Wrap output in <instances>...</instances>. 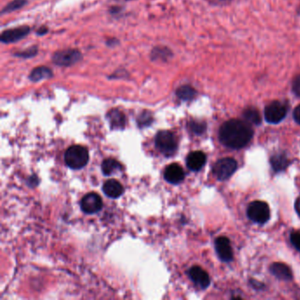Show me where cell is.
Returning <instances> with one entry per match:
<instances>
[{
	"instance_id": "obj_1",
	"label": "cell",
	"mask_w": 300,
	"mask_h": 300,
	"mask_svg": "<svg viewBox=\"0 0 300 300\" xmlns=\"http://www.w3.org/2000/svg\"><path fill=\"white\" fill-rule=\"evenodd\" d=\"M253 130L246 121L233 119L221 126L219 138L221 143L233 149L246 146L252 138Z\"/></svg>"
},
{
	"instance_id": "obj_2",
	"label": "cell",
	"mask_w": 300,
	"mask_h": 300,
	"mask_svg": "<svg viewBox=\"0 0 300 300\" xmlns=\"http://www.w3.org/2000/svg\"><path fill=\"white\" fill-rule=\"evenodd\" d=\"M89 160V154L86 147L72 145L69 147L64 154V161L70 168L77 170L83 168Z\"/></svg>"
},
{
	"instance_id": "obj_3",
	"label": "cell",
	"mask_w": 300,
	"mask_h": 300,
	"mask_svg": "<svg viewBox=\"0 0 300 300\" xmlns=\"http://www.w3.org/2000/svg\"><path fill=\"white\" fill-rule=\"evenodd\" d=\"M83 60V54L77 48H68L55 52L52 63L61 67H70Z\"/></svg>"
},
{
	"instance_id": "obj_4",
	"label": "cell",
	"mask_w": 300,
	"mask_h": 300,
	"mask_svg": "<svg viewBox=\"0 0 300 300\" xmlns=\"http://www.w3.org/2000/svg\"><path fill=\"white\" fill-rule=\"evenodd\" d=\"M155 144L161 154L171 156L177 150V140L172 132L161 131L157 134Z\"/></svg>"
},
{
	"instance_id": "obj_5",
	"label": "cell",
	"mask_w": 300,
	"mask_h": 300,
	"mask_svg": "<svg viewBox=\"0 0 300 300\" xmlns=\"http://www.w3.org/2000/svg\"><path fill=\"white\" fill-rule=\"evenodd\" d=\"M247 216L256 223H264L270 217V210L264 202L254 201L249 205Z\"/></svg>"
},
{
	"instance_id": "obj_6",
	"label": "cell",
	"mask_w": 300,
	"mask_h": 300,
	"mask_svg": "<svg viewBox=\"0 0 300 300\" xmlns=\"http://www.w3.org/2000/svg\"><path fill=\"white\" fill-rule=\"evenodd\" d=\"M237 169V162L232 158H224L216 162L213 172L217 179L220 181L230 178Z\"/></svg>"
},
{
	"instance_id": "obj_7",
	"label": "cell",
	"mask_w": 300,
	"mask_h": 300,
	"mask_svg": "<svg viewBox=\"0 0 300 300\" xmlns=\"http://www.w3.org/2000/svg\"><path fill=\"white\" fill-rule=\"evenodd\" d=\"M287 106L280 102H273L266 107L264 115L269 123H278L287 115Z\"/></svg>"
},
{
	"instance_id": "obj_8",
	"label": "cell",
	"mask_w": 300,
	"mask_h": 300,
	"mask_svg": "<svg viewBox=\"0 0 300 300\" xmlns=\"http://www.w3.org/2000/svg\"><path fill=\"white\" fill-rule=\"evenodd\" d=\"M30 31L31 29L29 26H20L14 29H7L1 34L0 41L6 44L15 43L22 39L26 38Z\"/></svg>"
},
{
	"instance_id": "obj_9",
	"label": "cell",
	"mask_w": 300,
	"mask_h": 300,
	"mask_svg": "<svg viewBox=\"0 0 300 300\" xmlns=\"http://www.w3.org/2000/svg\"><path fill=\"white\" fill-rule=\"evenodd\" d=\"M80 206L86 214H94L102 210L103 200L96 193H89L82 198Z\"/></svg>"
},
{
	"instance_id": "obj_10",
	"label": "cell",
	"mask_w": 300,
	"mask_h": 300,
	"mask_svg": "<svg viewBox=\"0 0 300 300\" xmlns=\"http://www.w3.org/2000/svg\"><path fill=\"white\" fill-rule=\"evenodd\" d=\"M215 248L221 261L228 262L233 260V249L231 246L230 240L226 237L217 238L215 242Z\"/></svg>"
},
{
	"instance_id": "obj_11",
	"label": "cell",
	"mask_w": 300,
	"mask_h": 300,
	"mask_svg": "<svg viewBox=\"0 0 300 300\" xmlns=\"http://www.w3.org/2000/svg\"><path fill=\"white\" fill-rule=\"evenodd\" d=\"M164 177H165L166 182L172 183V184H178L184 180L185 173H184L182 166L178 164L173 163L166 166L165 172H164Z\"/></svg>"
},
{
	"instance_id": "obj_12",
	"label": "cell",
	"mask_w": 300,
	"mask_h": 300,
	"mask_svg": "<svg viewBox=\"0 0 300 300\" xmlns=\"http://www.w3.org/2000/svg\"><path fill=\"white\" fill-rule=\"evenodd\" d=\"M189 274L192 281L194 282L198 287L205 289L210 285L211 280H210L209 274L200 267H197V266L192 267L189 269Z\"/></svg>"
},
{
	"instance_id": "obj_13",
	"label": "cell",
	"mask_w": 300,
	"mask_h": 300,
	"mask_svg": "<svg viewBox=\"0 0 300 300\" xmlns=\"http://www.w3.org/2000/svg\"><path fill=\"white\" fill-rule=\"evenodd\" d=\"M206 163V155L203 152H192L187 157V166L192 171H199Z\"/></svg>"
},
{
	"instance_id": "obj_14",
	"label": "cell",
	"mask_w": 300,
	"mask_h": 300,
	"mask_svg": "<svg viewBox=\"0 0 300 300\" xmlns=\"http://www.w3.org/2000/svg\"><path fill=\"white\" fill-rule=\"evenodd\" d=\"M270 271L274 274L276 278L280 280L289 281L292 279V273L291 268H289L286 264L281 262H276L270 266Z\"/></svg>"
},
{
	"instance_id": "obj_15",
	"label": "cell",
	"mask_w": 300,
	"mask_h": 300,
	"mask_svg": "<svg viewBox=\"0 0 300 300\" xmlns=\"http://www.w3.org/2000/svg\"><path fill=\"white\" fill-rule=\"evenodd\" d=\"M103 192L110 198H118L121 196L124 189L120 182L115 180H109L103 185Z\"/></svg>"
},
{
	"instance_id": "obj_16",
	"label": "cell",
	"mask_w": 300,
	"mask_h": 300,
	"mask_svg": "<svg viewBox=\"0 0 300 300\" xmlns=\"http://www.w3.org/2000/svg\"><path fill=\"white\" fill-rule=\"evenodd\" d=\"M172 51L166 46H156L151 52L150 57L154 62H164L166 63L172 58Z\"/></svg>"
},
{
	"instance_id": "obj_17",
	"label": "cell",
	"mask_w": 300,
	"mask_h": 300,
	"mask_svg": "<svg viewBox=\"0 0 300 300\" xmlns=\"http://www.w3.org/2000/svg\"><path fill=\"white\" fill-rule=\"evenodd\" d=\"M54 76L53 71L51 68L47 66H38L33 69L29 74V80L32 82H40L42 80H51Z\"/></svg>"
},
{
	"instance_id": "obj_18",
	"label": "cell",
	"mask_w": 300,
	"mask_h": 300,
	"mask_svg": "<svg viewBox=\"0 0 300 300\" xmlns=\"http://www.w3.org/2000/svg\"><path fill=\"white\" fill-rule=\"evenodd\" d=\"M107 118L113 129H122L125 126L126 118L124 114L119 109H111L108 113Z\"/></svg>"
},
{
	"instance_id": "obj_19",
	"label": "cell",
	"mask_w": 300,
	"mask_h": 300,
	"mask_svg": "<svg viewBox=\"0 0 300 300\" xmlns=\"http://www.w3.org/2000/svg\"><path fill=\"white\" fill-rule=\"evenodd\" d=\"M176 94L179 99L188 102L194 99L197 94V92L191 86L184 85V86H180L179 88L176 90Z\"/></svg>"
},
{
	"instance_id": "obj_20",
	"label": "cell",
	"mask_w": 300,
	"mask_h": 300,
	"mask_svg": "<svg viewBox=\"0 0 300 300\" xmlns=\"http://www.w3.org/2000/svg\"><path fill=\"white\" fill-rule=\"evenodd\" d=\"M270 163L276 172H281L287 168L290 161L284 154H276L270 159Z\"/></svg>"
},
{
	"instance_id": "obj_21",
	"label": "cell",
	"mask_w": 300,
	"mask_h": 300,
	"mask_svg": "<svg viewBox=\"0 0 300 300\" xmlns=\"http://www.w3.org/2000/svg\"><path fill=\"white\" fill-rule=\"evenodd\" d=\"M121 169V164L115 160H106L102 165V170L105 176H111L115 172H119Z\"/></svg>"
},
{
	"instance_id": "obj_22",
	"label": "cell",
	"mask_w": 300,
	"mask_h": 300,
	"mask_svg": "<svg viewBox=\"0 0 300 300\" xmlns=\"http://www.w3.org/2000/svg\"><path fill=\"white\" fill-rule=\"evenodd\" d=\"M244 118L246 119V121L248 123H252V124H260L262 121V117L259 113L258 110L254 108H248L244 111Z\"/></svg>"
},
{
	"instance_id": "obj_23",
	"label": "cell",
	"mask_w": 300,
	"mask_h": 300,
	"mask_svg": "<svg viewBox=\"0 0 300 300\" xmlns=\"http://www.w3.org/2000/svg\"><path fill=\"white\" fill-rule=\"evenodd\" d=\"M27 4H28V0H13L4 7L1 11V14H6V13H13L18 11L25 7Z\"/></svg>"
},
{
	"instance_id": "obj_24",
	"label": "cell",
	"mask_w": 300,
	"mask_h": 300,
	"mask_svg": "<svg viewBox=\"0 0 300 300\" xmlns=\"http://www.w3.org/2000/svg\"><path fill=\"white\" fill-rule=\"evenodd\" d=\"M38 54V46L34 45L29 48L20 51V52L13 53V56L16 58H23V59H29V58H35L36 55Z\"/></svg>"
},
{
	"instance_id": "obj_25",
	"label": "cell",
	"mask_w": 300,
	"mask_h": 300,
	"mask_svg": "<svg viewBox=\"0 0 300 300\" xmlns=\"http://www.w3.org/2000/svg\"><path fill=\"white\" fill-rule=\"evenodd\" d=\"M153 115L149 111H144L137 119L138 124L140 126H144V125H150L151 122L153 121Z\"/></svg>"
},
{
	"instance_id": "obj_26",
	"label": "cell",
	"mask_w": 300,
	"mask_h": 300,
	"mask_svg": "<svg viewBox=\"0 0 300 300\" xmlns=\"http://www.w3.org/2000/svg\"><path fill=\"white\" fill-rule=\"evenodd\" d=\"M189 127L193 132H195L196 134H202L203 132H205L206 125L201 121H193L189 123Z\"/></svg>"
},
{
	"instance_id": "obj_27",
	"label": "cell",
	"mask_w": 300,
	"mask_h": 300,
	"mask_svg": "<svg viewBox=\"0 0 300 300\" xmlns=\"http://www.w3.org/2000/svg\"><path fill=\"white\" fill-rule=\"evenodd\" d=\"M291 241L296 249L300 251V233L299 232H294L291 233Z\"/></svg>"
},
{
	"instance_id": "obj_28",
	"label": "cell",
	"mask_w": 300,
	"mask_h": 300,
	"mask_svg": "<svg viewBox=\"0 0 300 300\" xmlns=\"http://www.w3.org/2000/svg\"><path fill=\"white\" fill-rule=\"evenodd\" d=\"M292 91L297 97H300V74L294 79L292 82Z\"/></svg>"
},
{
	"instance_id": "obj_29",
	"label": "cell",
	"mask_w": 300,
	"mask_h": 300,
	"mask_svg": "<svg viewBox=\"0 0 300 300\" xmlns=\"http://www.w3.org/2000/svg\"><path fill=\"white\" fill-rule=\"evenodd\" d=\"M120 43L119 42L118 39L116 38H109L107 40V42H106V44L109 46V47H115V46H117V45Z\"/></svg>"
},
{
	"instance_id": "obj_30",
	"label": "cell",
	"mask_w": 300,
	"mask_h": 300,
	"mask_svg": "<svg viewBox=\"0 0 300 300\" xmlns=\"http://www.w3.org/2000/svg\"><path fill=\"white\" fill-rule=\"evenodd\" d=\"M294 119L297 121V123L300 125V105L297 106V108L294 110Z\"/></svg>"
},
{
	"instance_id": "obj_31",
	"label": "cell",
	"mask_w": 300,
	"mask_h": 300,
	"mask_svg": "<svg viewBox=\"0 0 300 300\" xmlns=\"http://www.w3.org/2000/svg\"><path fill=\"white\" fill-rule=\"evenodd\" d=\"M48 29L46 26H42L41 28H39L37 29V31H36V34L37 35H40V36H42V35H45L46 34H48Z\"/></svg>"
},
{
	"instance_id": "obj_32",
	"label": "cell",
	"mask_w": 300,
	"mask_h": 300,
	"mask_svg": "<svg viewBox=\"0 0 300 300\" xmlns=\"http://www.w3.org/2000/svg\"><path fill=\"white\" fill-rule=\"evenodd\" d=\"M121 8L120 7H113L110 8L109 12L111 13L112 15H115V14H119L121 13Z\"/></svg>"
},
{
	"instance_id": "obj_33",
	"label": "cell",
	"mask_w": 300,
	"mask_h": 300,
	"mask_svg": "<svg viewBox=\"0 0 300 300\" xmlns=\"http://www.w3.org/2000/svg\"><path fill=\"white\" fill-rule=\"evenodd\" d=\"M295 209H296V211H297V214L300 216V197L297 198V201H296V204H295Z\"/></svg>"
},
{
	"instance_id": "obj_34",
	"label": "cell",
	"mask_w": 300,
	"mask_h": 300,
	"mask_svg": "<svg viewBox=\"0 0 300 300\" xmlns=\"http://www.w3.org/2000/svg\"><path fill=\"white\" fill-rule=\"evenodd\" d=\"M127 1H131V0H127Z\"/></svg>"
}]
</instances>
